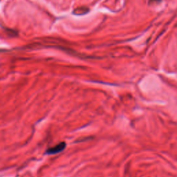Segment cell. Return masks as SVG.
I'll list each match as a JSON object with an SVG mask.
<instances>
[{"label":"cell","mask_w":177,"mask_h":177,"mask_svg":"<svg viewBox=\"0 0 177 177\" xmlns=\"http://www.w3.org/2000/svg\"><path fill=\"white\" fill-rule=\"evenodd\" d=\"M66 147V144L65 143H61L58 145H56L52 148H50L46 151V154H57V153H59L63 151V150Z\"/></svg>","instance_id":"6da1fadb"}]
</instances>
